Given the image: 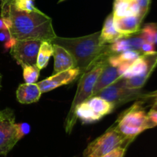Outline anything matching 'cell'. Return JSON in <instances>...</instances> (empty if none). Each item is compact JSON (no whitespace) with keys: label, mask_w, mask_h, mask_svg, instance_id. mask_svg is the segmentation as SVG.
Returning <instances> with one entry per match:
<instances>
[{"label":"cell","mask_w":157,"mask_h":157,"mask_svg":"<svg viewBox=\"0 0 157 157\" xmlns=\"http://www.w3.org/2000/svg\"><path fill=\"white\" fill-rule=\"evenodd\" d=\"M1 16L11 21L10 35L16 40L51 42L57 36L52 19L39 9L28 12L17 9L11 2L2 3Z\"/></svg>","instance_id":"6da1fadb"},{"label":"cell","mask_w":157,"mask_h":157,"mask_svg":"<svg viewBox=\"0 0 157 157\" xmlns=\"http://www.w3.org/2000/svg\"><path fill=\"white\" fill-rule=\"evenodd\" d=\"M101 32L76 38L59 37L51 41L52 44L61 46L75 58L76 68L79 69L78 80L99 62L114 55L110 45H103L100 41Z\"/></svg>","instance_id":"7a4b0ae2"},{"label":"cell","mask_w":157,"mask_h":157,"mask_svg":"<svg viewBox=\"0 0 157 157\" xmlns=\"http://www.w3.org/2000/svg\"><path fill=\"white\" fill-rule=\"evenodd\" d=\"M143 104V101H137L124 111L113 125L116 130L125 136L135 139L141 132L154 128Z\"/></svg>","instance_id":"3957f363"},{"label":"cell","mask_w":157,"mask_h":157,"mask_svg":"<svg viewBox=\"0 0 157 157\" xmlns=\"http://www.w3.org/2000/svg\"><path fill=\"white\" fill-rule=\"evenodd\" d=\"M107 59L97 63L95 66H94L90 70L86 72L78 80V85L76 94L72 101L70 110L65 119V132L67 134H70L71 132L72 129L78 120L76 114H75L77 107L91 97L95 83H96L101 72H102L103 68H104Z\"/></svg>","instance_id":"277c9868"},{"label":"cell","mask_w":157,"mask_h":157,"mask_svg":"<svg viewBox=\"0 0 157 157\" xmlns=\"http://www.w3.org/2000/svg\"><path fill=\"white\" fill-rule=\"evenodd\" d=\"M157 66V52L144 53L133 62L121 75L127 88L141 89Z\"/></svg>","instance_id":"5b68a950"},{"label":"cell","mask_w":157,"mask_h":157,"mask_svg":"<svg viewBox=\"0 0 157 157\" xmlns=\"http://www.w3.org/2000/svg\"><path fill=\"white\" fill-rule=\"evenodd\" d=\"M135 139L127 137L113 126L103 135L90 142L83 152L84 157H102L119 146H127Z\"/></svg>","instance_id":"8992f818"},{"label":"cell","mask_w":157,"mask_h":157,"mask_svg":"<svg viewBox=\"0 0 157 157\" xmlns=\"http://www.w3.org/2000/svg\"><path fill=\"white\" fill-rule=\"evenodd\" d=\"M96 95L104 99L107 102L113 104L114 109L133 100L141 99H147L151 98L150 92L146 93L143 92L141 89L126 87L124 86V80L121 77L116 82L98 92Z\"/></svg>","instance_id":"52a82bcc"},{"label":"cell","mask_w":157,"mask_h":157,"mask_svg":"<svg viewBox=\"0 0 157 157\" xmlns=\"http://www.w3.org/2000/svg\"><path fill=\"white\" fill-rule=\"evenodd\" d=\"M15 119L12 109L0 110V155H7L18 142Z\"/></svg>","instance_id":"ba28073f"},{"label":"cell","mask_w":157,"mask_h":157,"mask_svg":"<svg viewBox=\"0 0 157 157\" xmlns=\"http://www.w3.org/2000/svg\"><path fill=\"white\" fill-rule=\"evenodd\" d=\"M41 42L38 40H16L10 49V54L20 66H36Z\"/></svg>","instance_id":"9c48e42d"},{"label":"cell","mask_w":157,"mask_h":157,"mask_svg":"<svg viewBox=\"0 0 157 157\" xmlns=\"http://www.w3.org/2000/svg\"><path fill=\"white\" fill-rule=\"evenodd\" d=\"M79 69L78 68L69 69L64 72L53 74L52 76L48 77L45 79L41 80L37 83L41 93L48 92L60 86L71 83L78 79L79 76Z\"/></svg>","instance_id":"30bf717a"},{"label":"cell","mask_w":157,"mask_h":157,"mask_svg":"<svg viewBox=\"0 0 157 157\" xmlns=\"http://www.w3.org/2000/svg\"><path fill=\"white\" fill-rule=\"evenodd\" d=\"M122 74L119 71L118 66H113L108 63L107 59L106 60L105 64H104V68H103L102 72L100 74L98 80L94 87L93 92H92L91 97L96 95L98 92L102 91L107 86L111 85L117 80L121 78Z\"/></svg>","instance_id":"8fae6325"},{"label":"cell","mask_w":157,"mask_h":157,"mask_svg":"<svg viewBox=\"0 0 157 157\" xmlns=\"http://www.w3.org/2000/svg\"><path fill=\"white\" fill-rule=\"evenodd\" d=\"M145 42L140 31L137 33L125 35L118 41L110 45V49L114 54L121 53L129 50L140 51L143 44Z\"/></svg>","instance_id":"7c38bea8"},{"label":"cell","mask_w":157,"mask_h":157,"mask_svg":"<svg viewBox=\"0 0 157 157\" xmlns=\"http://www.w3.org/2000/svg\"><path fill=\"white\" fill-rule=\"evenodd\" d=\"M52 55L55 59L53 74L76 68L75 58L66 49H64L61 46L53 44V55Z\"/></svg>","instance_id":"4fadbf2b"},{"label":"cell","mask_w":157,"mask_h":157,"mask_svg":"<svg viewBox=\"0 0 157 157\" xmlns=\"http://www.w3.org/2000/svg\"><path fill=\"white\" fill-rule=\"evenodd\" d=\"M143 19L139 16L113 17V26L115 29L123 35H130L140 31Z\"/></svg>","instance_id":"5bb4252c"},{"label":"cell","mask_w":157,"mask_h":157,"mask_svg":"<svg viewBox=\"0 0 157 157\" xmlns=\"http://www.w3.org/2000/svg\"><path fill=\"white\" fill-rule=\"evenodd\" d=\"M41 94L37 83H23L17 89L16 98L21 104H31L38 102Z\"/></svg>","instance_id":"9a60e30c"},{"label":"cell","mask_w":157,"mask_h":157,"mask_svg":"<svg viewBox=\"0 0 157 157\" xmlns=\"http://www.w3.org/2000/svg\"><path fill=\"white\" fill-rule=\"evenodd\" d=\"M112 14L113 17L140 16V7L136 0H114Z\"/></svg>","instance_id":"2e32d148"},{"label":"cell","mask_w":157,"mask_h":157,"mask_svg":"<svg viewBox=\"0 0 157 157\" xmlns=\"http://www.w3.org/2000/svg\"><path fill=\"white\" fill-rule=\"evenodd\" d=\"M124 35L118 32L113 26V15L110 13L104 21L100 34V41L103 45H111L123 38Z\"/></svg>","instance_id":"e0dca14e"},{"label":"cell","mask_w":157,"mask_h":157,"mask_svg":"<svg viewBox=\"0 0 157 157\" xmlns=\"http://www.w3.org/2000/svg\"><path fill=\"white\" fill-rule=\"evenodd\" d=\"M86 102H87L90 107L94 109V111L101 117L108 115L115 109L113 104L107 102L104 99L97 96V95L90 97Z\"/></svg>","instance_id":"ac0fdd59"},{"label":"cell","mask_w":157,"mask_h":157,"mask_svg":"<svg viewBox=\"0 0 157 157\" xmlns=\"http://www.w3.org/2000/svg\"><path fill=\"white\" fill-rule=\"evenodd\" d=\"M75 114L77 118L80 119L83 123H94L102 118L94 111L87 102H84L80 104L77 107Z\"/></svg>","instance_id":"d6986e66"},{"label":"cell","mask_w":157,"mask_h":157,"mask_svg":"<svg viewBox=\"0 0 157 157\" xmlns=\"http://www.w3.org/2000/svg\"><path fill=\"white\" fill-rule=\"evenodd\" d=\"M53 55V44L51 42L44 41L41 42L37 57L36 66L41 70L48 66L51 56Z\"/></svg>","instance_id":"ffe728a7"},{"label":"cell","mask_w":157,"mask_h":157,"mask_svg":"<svg viewBox=\"0 0 157 157\" xmlns=\"http://www.w3.org/2000/svg\"><path fill=\"white\" fill-rule=\"evenodd\" d=\"M140 33L145 42L153 45L157 44V23L147 24L140 29Z\"/></svg>","instance_id":"44dd1931"},{"label":"cell","mask_w":157,"mask_h":157,"mask_svg":"<svg viewBox=\"0 0 157 157\" xmlns=\"http://www.w3.org/2000/svg\"><path fill=\"white\" fill-rule=\"evenodd\" d=\"M23 78L25 83H36L40 74V69L36 66H22Z\"/></svg>","instance_id":"7402d4cb"},{"label":"cell","mask_w":157,"mask_h":157,"mask_svg":"<svg viewBox=\"0 0 157 157\" xmlns=\"http://www.w3.org/2000/svg\"><path fill=\"white\" fill-rule=\"evenodd\" d=\"M7 2H11L17 9L24 12H31L38 10L34 4L33 0H1V3Z\"/></svg>","instance_id":"603a6c76"},{"label":"cell","mask_w":157,"mask_h":157,"mask_svg":"<svg viewBox=\"0 0 157 157\" xmlns=\"http://www.w3.org/2000/svg\"><path fill=\"white\" fill-rule=\"evenodd\" d=\"M15 130L18 141L31 132V126L27 123H15Z\"/></svg>","instance_id":"cb8c5ba5"},{"label":"cell","mask_w":157,"mask_h":157,"mask_svg":"<svg viewBox=\"0 0 157 157\" xmlns=\"http://www.w3.org/2000/svg\"><path fill=\"white\" fill-rule=\"evenodd\" d=\"M136 1L140 7V17L144 20L150 10L152 0H136Z\"/></svg>","instance_id":"d4e9b609"},{"label":"cell","mask_w":157,"mask_h":157,"mask_svg":"<svg viewBox=\"0 0 157 157\" xmlns=\"http://www.w3.org/2000/svg\"><path fill=\"white\" fill-rule=\"evenodd\" d=\"M127 149V146H119L110 151L108 153L103 155L102 157H124Z\"/></svg>","instance_id":"484cf974"},{"label":"cell","mask_w":157,"mask_h":157,"mask_svg":"<svg viewBox=\"0 0 157 157\" xmlns=\"http://www.w3.org/2000/svg\"><path fill=\"white\" fill-rule=\"evenodd\" d=\"M147 115H148L149 119L152 123V124L154 126V127L157 126V109H150L149 112H147Z\"/></svg>","instance_id":"4316f807"},{"label":"cell","mask_w":157,"mask_h":157,"mask_svg":"<svg viewBox=\"0 0 157 157\" xmlns=\"http://www.w3.org/2000/svg\"><path fill=\"white\" fill-rule=\"evenodd\" d=\"M141 52H142L143 53L155 52V45L145 42L143 44L142 47H141Z\"/></svg>","instance_id":"83f0119b"},{"label":"cell","mask_w":157,"mask_h":157,"mask_svg":"<svg viewBox=\"0 0 157 157\" xmlns=\"http://www.w3.org/2000/svg\"><path fill=\"white\" fill-rule=\"evenodd\" d=\"M11 37H12V35H10V33H9L8 30L0 31V41L1 42H6Z\"/></svg>","instance_id":"f1b7e54d"},{"label":"cell","mask_w":157,"mask_h":157,"mask_svg":"<svg viewBox=\"0 0 157 157\" xmlns=\"http://www.w3.org/2000/svg\"><path fill=\"white\" fill-rule=\"evenodd\" d=\"M150 93V97L151 98H154V103H153V108H157V90L154 92H151Z\"/></svg>","instance_id":"f546056e"},{"label":"cell","mask_w":157,"mask_h":157,"mask_svg":"<svg viewBox=\"0 0 157 157\" xmlns=\"http://www.w3.org/2000/svg\"><path fill=\"white\" fill-rule=\"evenodd\" d=\"M2 75L0 73V90H1L2 89Z\"/></svg>","instance_id":"4dcf8cb0"},{"label":"cell","mask_w":157,"mask_h":157,"mask_svg":"<svg viewBox=\"0 0 157 157\" xmlns=\"http://www.w3.org/2000/svg\"><path fill=\"white\" fill-rule=\"evenodd\" d=\"M64 1H66V0H59V2H64Z\"/></svg>","instance_id":"1f68e13d"}]
</instances>
